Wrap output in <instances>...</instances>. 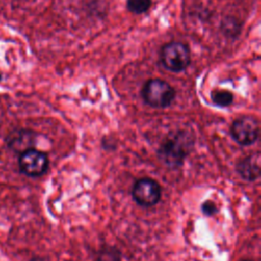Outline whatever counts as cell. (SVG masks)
I'll use <instances>...</instances> for the list:
<instances>
[{
	"label": "cell",
	"mask_w": 261,
	"mask_h": 261,
	"mask_svg": "<svg viewBox=\"0 0 261 261\" xmlns=\"http://www.w3.org/2000/svg\"><path fill=\"white\" fill-rule=\"evenodd\" d=\"M211 98L214 104L221 106V107H225L228 106L232 103L233 100V96L229 91H225V90H221V91H214L211 94Z\"/></svg>",
	"instance_id": "cell-8"
},
{
	"label": "cell",
	"mask_w": 261,
	"mask_h": 261,
	"mask_svg": "<svg viewBox=\"0 0 261 261\" xmlns=\"http://www.w3.org/2000/svg\"><path fill=\"white\" fill-rule=\"evenodd\" d=\"M259 135V122L252 116H244L233 121L231 136L241 145H251Z\"/></svg>",
	"instance_id": "cell-4"
},
{
	"label": "cell",
	"mask_w": 261,
	"mask_h": 261,
	"mask_svg": "<svg viewBox=\"0 0 261 261\" xmlns=\"http://www.w3.org/2000/svg\"><path fill=\"white\" fill-rule=\"evenodd\" d=\"M238 169L244 178L254 180L260 173V156L259 153L246 157L238 165Z\"/></svg>",
	"instance_id": "cell-7"
},
{
	"label": "cell",
	"mask_w": 261,
	"mask_h": 261,
	"mask_svg": "<svg viewBox=\"0 0 261 261\" xmlns=\"http://www.w3.org/2000/svg\"><path fill=\"white\" fill-rule=\"evenodd\" d=\"M152 4L151 0H127V9L136 14H141L146 12Z\"/></svg>",
	"instance_id": "cell-9"
},
{
	"label": "cell",
	"mask_w": 261,
	"mask_h": 261,
	"mask_svg": "<svg viewBox=\"0 0 261 261\" xmlns=\"http://www.w3.org/2000/svg\"><path fill=\"white\" fill-rule=\"evenodd\" d=\"M49 160L45 153L29 148L22 151L18 158L19 170L28 176H40L48 168Z\"/></svg>",
	"instance_id": "cell-3"
},
{
	"label": "cell",
	"mask_w": 261,
	"mask_h": 261,
	"mask_svg": "<svg viewBox=\"0 0 261 261\" xmlns=\"http://www.w3.org/2000/svg\"><path fill=\"white\" fill-rule=\"evenodd\" d=\"M216 210L217 209H216L215 204L213 202H211V201H207V202H205L202 205V211H203V213L205 215H208V216L213 215L216 212Z\"/></svg>",
	"instance_id": "cell-10"
},
{
	"label": "cell",
	"mask_w": 261,
	"mask_h": 261,
	"mask_svg": "<svg viewBox=\"0 0 261 261\" xmlns=\"http://www.w3.org/2000/svg\"><path fill=\"white\" fill-rule=\"evenodd\" d=\"M161 62L165 68L173 72L185 70L191 62L189 47L180 42H170L161 49Z\"/></svg>",
	"instance_id": "cell-2"
},
{
	"label": "cell",
	"mask_w": 261,
	"mask_h": 261,
	"mask_svg": "<svg viewBox=\"0 0 261 261\" xmlns=\"http://www.w3.org/2000/svg\"><path fill=\"white\" fill-rule=\"evenodd\" d=\"M133 197L141 206L155 205L161 197V189L157 181L151 178H141L136 181Z\"/></svg>",
	"instance_id": "cell-5"
},
{
	"label": "cell",
	"mask_w": 261,
	"mask_h": 261,
	"mask_svg": "<svg viewBox=\"0 0 261 261\" xmlns=\"http://www.w3.org/2000/svg\"><path fill=\"white\" fill-rule=\"evenodd\" d=\"M163 159L170 165L179 164L180 160L186 156V144L180 143L179 137L176 139H171L164 146L162 145L160 149Z\"/></svg>",
	"instance_id": "cell-6"
},
{
	"label": "cell",
	"mask_w": 261,
	"mask_h": 261,
	"mask_svg": "<svg viewBox=\"0 0 261 261\" xmlns=\"http://www.w3.org/2000/svg\"><path fill=\"white\" fill-rule=\"evenodd\" d=\"M175 97L174 89L160 79L149 80L143 88V98L147 104L155 108H165Z\"/></svg>",
	"instance_id": "cell-1"
},
{
	"label": "cell",
	"mask_w": 261,
	"mask_h": 261,
	"mask_svg": "<svg viewBox=\"0 0 261 261\" xmlns=\"http://www.w3.org/2000/svg\"><path fill=\"white\" fill-rule=\"evenodd\" d=\"M245 261H251V260H245Z\"/></svg>",
	"instance_id": "cell-11"
},
{
	"label": "cell",
	"mask_w": 261,
	"mask_h": 261,
	"mask_svg": "<svg viewBox=\"0 0 261 261\" xmlns=\"http://www.w3.org/2000/svg\"><path fill=\"white\" fill-rule=\"evenodd\" d=\"M0 80H1V74H0Z\"/></svg>",
	"instance_id": "cell-12"
}]
</instances>
